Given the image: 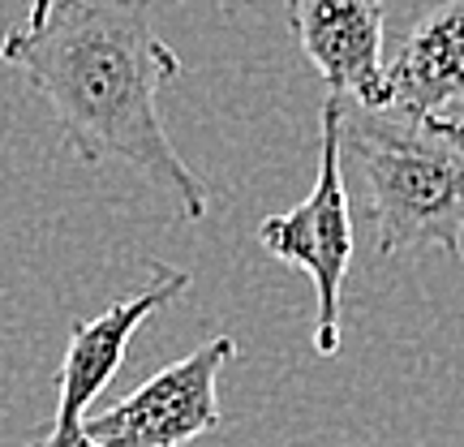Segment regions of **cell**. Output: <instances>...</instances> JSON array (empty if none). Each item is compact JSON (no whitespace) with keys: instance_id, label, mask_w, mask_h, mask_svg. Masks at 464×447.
Returning a JSON list of instances; mask_svg holds the SVG:
<instances>
[{"instance_id":"1","label":"cell","mask_w":464,"mask_h":447,"mask_svg":"<svg viewBox=\"0 0 464 447\" xmlns=\"http://www.w3.org/2000/svg\"><path fill=\"white\" fill-rule=\"evenodd\" d=\"M0 61L52 112L82 164H130L168 189L185 219H202L211 189L172 147L160 91L181 78V56L155 34V0H31L5 31Z\"/></svg>"},{"instance_id":"2","label":"cell","mask_w":464,"mask_h":447,"mask_svg":"<svg viewBox=\"0 0 464 447\" xmlns=\"http://www.w3.org/2000/svg\"><path fill=\"white\" fill-rule=\"evenodd\" d=\"M340 100V95H335ZM340 160L365 181V219L379 258L443 249L464 237V121L409 116L340 100Z\"/></svg>"},{"instance_id":"3","label":"cell","mask_w":464,"mask_h":447,"mask_svg":"<svg viewBox=\"0 0 464 447\" xmlns=\"http://www.w3.org/2000/svg\"><path fill=\"white\" fill-rule=\"evenodd\" d=\"M258 246L280 263L301 267L314 280L318 327L314 348L332 357L340 348V297L344 276L357 249L353 232V202L344 189V160H340V100L327 91L323 100V142H318V181L293 211L266 216L258 224Z\"/></svg>"},{"instance_id":"4","label":"cell","mask_w":464,"mask_h":447,"mask_svg":"<svg viewBox=\"0 0 464 447\" xmlns=\"http://www.w3.org/2000/svg\"><path fill=\"white\" fill-rule=\"evenodd\" d=\"M237 340L216 335L181 362L150 374L138 392L82 422V447H185L219 426V374Z\"/></svg>"},{"instance_id":"5","label":"cell","mask_w":464,"mask_h":447,"mask_svg":"<svg viewBox=\"0 0 464 447\" xmlns=\"http://www.w3.org/2000/svg\"><path fill=\"white\" fill-rule=\"evenodd\" d=\"M150 267H155V280L142 293L116 301L103 315L86 318V323H73L65 362L56 370V417H52V431L44 434L39 447H82V422L91 413L95 396L121 370L133 332L155 310H164L168 301H177L189 288V271L168 263H150Z\"/></svg>"},{"instance_id":"6","label":"cell","mask_w":464,"mask_h":447,"mask_svg":"<svg viewBox=\"0 0 464 447\" xmlns=\"http://www.w3.org/2000/svg\"><path fill=\"white\" fill-rule=\"evenodd\" d=\"M288 31L332 95L362 108L387 103L382 0H284Z\"/></svg>"},{"instance_id":"7","label":"cell","mask_w":464,"mask_h":447,"mask_svg":"<svg viewBox=\"0 0 464 447\" xmlns=\"http://www.w3.org/2000/svg\"><path fill=\"white\" fill-rule=\"evenodd\" d=\"M464 100V0H448L404 34L387 61V103L409 116H448Z\"/></svg>"}]
</instances>
